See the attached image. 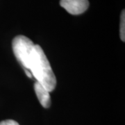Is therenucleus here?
Wrapping results in <instances>:
<instances>
[{
  "mask_svg": "<svg viewBox=\"0 0 125 125\" xmlns=\"http://www.w3.org/2000/svg\"><path fill=\"white\" fill-rule=\"evenodd\" d=\"M0 125H20L16 121L13 120H6L0 122Z\"/></svg>",
  "mask_w": 125,
  "mask_h": 125,
  "instance_id": "obj_6",
  "label": "nucleus"
},
{
  "mask_svg": "<svg viewBox=\"0 0 125 125\" xmlns=\"http://www.w3.org/2000/svg\"><path fill=\"white\" fill-rule=\"evenodd\" d=\"M34 90L40 104L44 108H49L51 105V97L49 91L38 81L34 84Z\"/></svg>",
  "mask_w": 125,
  "mask_h": 125,
  "instance_id": "obj_4",
  "label": "nucleus"
},
{
  "mask_svg": "<svg viewBox=\"0 0 125 125\" xmlns=\"http://www.w3.org/2000/svg\"><path fill=\"white\" fill-rule=\"evenodd\" d=\"M13 53L24 70H29L31 59L34 54L35 44L24 36L15 37L12 42Z\"/></svg>",
  "mask_w": 125,
  "mask_h": 125,
  "instance_id": "obj_2",
  "label": "nucleus"
},
{
  "mask_svg": "<svg viewBox=\"0 0 125 125\" xmlns=\"http://www.w3.org/2000/svg\"><path fill=\"white\" fill-rule=\"evenodd\" d=\"M60 4L69 13L79 15L88 9L89 1L88 0H61Z\"/></svg>",
  "mask_w": 125,
  "mask_h": 125,
  "instance_id": "obj_3",
  "label": "nucleus"
},
{
  "mask_svg": "<svg viewBox=\"0 0 125 125\" xmlns=\"http://www.w3.org/2000/svg\"><path fill=\"white\" fill-rule=\"evenodd\" d=\"M120 38L121 40L123 42L125 41V10L122 11L120 18Z\"/></svg>",
  "mask_w": 125,
  "mask_h": 125,
  "instance_id": "obj_5",
  "label": "nucleus"
},
{
  "mask_svg": "<svg viewBox=\"0 0 125 125\" xmlns=\"http://www.w3.org/2000/svg\"><path fill=\"white\" fill-rule=\"evenodd\" d=\"M29 70L37 81L43 85L49 93L56 88V76L48 59L40 45H35L34 54Z\"/></svg>",
  "mask_w": 125,
  "mask_h": 125,
  "instance_id": "obj_1",
  "label": "nucleus"
},
{
  "mask_svg": "<svg viewBox=\"0 0 125 125\" xmlns=\"http://www.w3.org/2000/svg\"><path fill=\"white\" fill-rule=\"evenodd\" d=\"M25 70V72H26V74H27V76H29V78H32V74H31V72L29 71V70Z\"/></svg>",
  "mask_w": 125,
  "mask_h": 125,
  "instance_id": "obj_7",
  "label": "nucleus"
}]
</instances>
